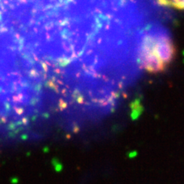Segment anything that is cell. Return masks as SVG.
Wrapping results in <instances>:
<instances>
[{"label": "cell", "mask_w": 184, "mask_h": 184, "mask_svg": "<svg viewBox=\"0 0 184 184\" xmlns=\"http://www.w3.org/2000/svg\"><path fill=\"white\" fill-rule=\"evenodd\" d=\"M177 56V48L167 31L156 27L143 34L137 52L140 68L150 74L164 72Z\"/></svg>", "instance_id": "6da1fadb"}, {"label": "cell", "mask_w": 184, "mask_h": 184, "mask_svg": "<svg viewBox=\"0 0 184 184\" xmlns=\"http://www.w3.org/2000/svg\"><path fill=\"white\" fill-rule=\"evenodd\" d=\"M157 2L163 6L184 10V0H157Z\"/></svg>", "instance_id": "7a4b0ae2"}, {"label": "cell", "mask_w": 184, "mask_h": 184, "mask_svg": "<svg viewBox=\"0 0 184 184\" xmlns=\"http://www.w3.org/2000/svg\"><path fill=\"white\" fill-rule=\"evenodd\" d=\"M52 165L55 167V169L57 171V172H60L62 169V165L60 163V162L58 161V160L57 159H54L52 161Z\"/></svg>", "instance_id": "3957f363"}, {"label": "cell", "mask_w": 184, "mask_h": 184, "mask_svg": "<svg viewBox=\"0 0 184 184\" xmlns=\"http://www.w3.org/2000/svg\"><path fill=\"white\" fill-rule=\"evenodd\" d=\"M137 151H131L128 153V157L130 158H134L135 157H137Z\"/></svg>", "instance_id": "277c9868"}]
</instances>
